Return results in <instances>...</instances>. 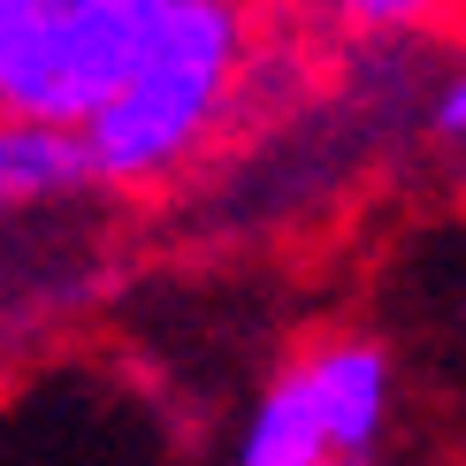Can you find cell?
Segmentation results:
<instances>
[{
  "mask_svg": "<svg viewBox=\"0 0 466 466\" xmlns=\"http://www.w3.org/2000/svg\"><path fill=\"white\" fill-rule=\"evenodd\" d=\"M245 46H252L245 0H168L130 85L85 123L100 191H146L177 177L207 146V130L222 123L229 92L245 76Z\"/></svg>",
  "mask_w": 466,
  "mask_h": 466,
  "instance_id": "obj_1",
  "label": "cell"
},
{
  "mask_svg": "<svg viewBox=\"0 0 466 466\" xmlns=\"http://www.w3.org/2000/svg\"><path fill=\"white\" fill-rule=\"evenodd\" d=\"M329 459H337V436H329L321 398H314L306 360H299V367H283V375L252 398L229 466H329Z\"/></svg>",
  "mask_w": 466,
  "mask_h": 466,
  "instance_id": "obj_5",
  "label": "cell"
},
{
  "mask_svg": "<svg viewBox=\"0 0 466 466\" xmlns=\"http://www.w3.org/2000/svg\"><path fill=\"white\" fill-rule=\"evenodd\" d=\"M321 8H329V24H344V31H360V38H390V31L429 24L443 0H321Z\"/></svg>",
  "mask_w": 466,
  "mask_h": 466,
  "instance_id": "obj_6",
  "label": "cell"
},
{
  "mask_svg": "<svg viewBox=\"0 0 466 466\" xmlns=\"http://www.w3.org/2000/svg\"><path fill=\"white\" fill-rule=\"evenodd\" d=\"M85 191H100L85 130L0 115V199L8 207H62V199H85Z\"/></svg>",
  "mask_w": 466,
  "mask_h": 466,
  "instance_id": "obj_4",
  "label": "cell"
},
{
  "mask_svg": "<svg viewBox=\"0 0 466 466\" xmlns=\"http://www.w3.org/2000/svg\"><path fill=\"white\" fill-rule=\"evenodd\" d=\"M329 466H375V459H367V451H337V459H329Z\"/></svg>",
  "mask_w": 466,
  "mask_h": 466,
  "instance_id": "obj_8",
  "label": "cell"
},
{
  "mask_svg": "<svg viewBox=\"0 0 466 466\" xmlns=\"http://www.w3.org/2000/svg\"><path fill=\"white\" fill-rule=\"evenodd\" d=\"M306 382L321 398L337 451H375L382 420H390V352L367 337H329L306 352Z\"/></svg>",
  "mask_w": 466,
  "mask_h": 466,
  "instance_id": "obj_3",
  "label": "cell"
},
{
  "mask_svg": "<svg viewBox=\"0 0 466 466\" xmlns=\"http://www.w3.org/2000/svg\"><path fill=\"white\" fill-rule=\"evenodd\" d=\"M168 0H0V115L85 130L146 62Z\"/></svg>",
  "mask_w": 466,
  "mask_h": 466,
  "instance_id": "obj_2",
  "label": "cell"
},
{
  "mask_svg": "<svg viewBox=\"0 0 466 466\" xmlns=\"http://www.w3.org/2000/svg\"><path fill=\"white\" fill-rule=\"evenodd\" d=\"M429 130H436V138H451V146H466V62L443 76V92H436V107H429Z\"/></svg>",
  "mask_w": 466,
  "mask_h": 466,
  "instance_id": "obj_7",
  "label": "cell"
}]
</instances>
